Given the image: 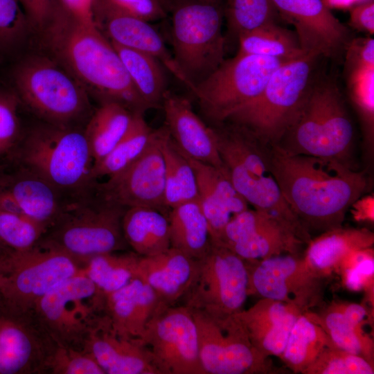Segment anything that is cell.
<instances>
[{"mask_svg": "<svg viewBox=\"0 0 374 374\" xmlns=\"http://www.w3.org/2000/svg\"><path fill=\"white\" fill-rule=\"evenodd\" d=\"M105 297L82 270L53 287L33 312L55 343L84 348L89 332L105 315Z\"/></svg>", "mask_w": 374, "mask_h": 374, "instance_id": "obj_10", "label": "cell"}, {"mask_svg": "<svg viewBox=\"0 0 374 374\" xmlns=\"http://www.w3.org/2000/svg\"><path fill=\"white\" fill-rule=\"evenodd\" d=\"M247 261L249 296L279 301L303 312L321 301L326 278L312 270L299 253Z\"/></svg>", "mask_w": 374, "mask_h": 374, "instance_id": "obj_16", "label": "cell"}, {"mask_svg": "<svg viewBox=\"0 0 374 374\" xmlns=\"http://www.w3.org/2000/svg\"><path fill=\"white\" fill-rule=\"evenodd\" d=\"M159 1L168 13L169 0H159Z\"/></svg>", "mask_w": 374, "mask_h": 374, "instance_id": "obj_57", "label": "cell"}, {"mask_svg": "<svg viewBox=\"0 0 374 374\" xmlns=\"http://www.w3.org/2000/svg\"><path fill=\"white\" fill-rule=\"evenodd\" d=\"M12 162L73 197L92 190L93 164L84 127L44 122L24 132Z\"/></svg>", "mask_w": 374, "mask_h": 374, "instance_id": "obj_3", "label": "cell"}, {"mask_svg": "<svg viewBox=\"0 0 374 374\" xmlns=\"http://www.w3.org/2000/svg\"><path fill=\"white\" fill-rule=\"evenodd\" d=\"M191 309V308H190ZM198 333L199 357L205 374L283 373L270 357L252 344L235 314H215L191 309Z\"/></svg>", "mask_w": 374, "mask_h": 374, "instance_id": "obj_11", "label": "cell"}, {"mask_svg": "<svg viewBox=\"0 0 374 374\" xmlns=\"http://www.w3.org/2000/svg\"><path fill=\"white\" fill-rule=\"evenodd\" d=\"M168 12L172 55L193 93L225 60L224 0H171Z\"/></svg>", "mask_w": 374, "mask_h": 374, "instance_id": "obj_6", "label": "cell"}, {"mask_svg": "<svg viewBox=\"0 0 374 374\" xmlns=\"http://www.w3.org/2000/svg\"><path fill=\"white\" fill-rule=\"evenodd\" d=\"M170 0H169V4H170ZM169 4H168V8H169Z\"/></svg>", "mask_w": 374, "mask_h": 374, "instance_id": "obj_58", "label": "cell"}, {"mask_svg": "<svg viewBox=\"0 0 374 374\" xmlns=\"http://www.w3.org/2000/svg\"><path fill=\"white\" fill-rule=\"evenodd\" d=\"M46 231L43 224L28 215L0 208V240L15 251L33 247Z\"/></svg>", "mask_w": 374, "mask_h": 374, "instance_id": "obj_40", "label": "cell"}, {"mask_svg": "<svg viewBox=\"0 0 374 374\" xmlns=\"http://www.w3.org/2000/svg\"><path fill=\"white\" fill-rule=\"evenodd\" d=\"M60 5L75 19L89 25L96 24L93 0H57Z\"/></svg>", "mask_w": 374, "mask_h": 374, "instance_id": "obj_52", "label": "cell"}, {"mask_svg": "<svg viewBox=\"0 0 374 374\" xmlns=\"http://www.w3.org/2000/svg\"><path fill=\"white\" fill-rule=\"evenodd\" d=\"M168 217L170 247L195 260L203 257L212 244V238L199 201L170 208Z\"/></svg>", "mask_w": 374, "mask_h": 374, "instance_id": "obj_30", "label": "cell"}, {"mask_svg": "<svg viewBox=\"0 0 374 374\" xmlns=\"http://www.w3.org/2000/svg\"><path fill=\"white\" fill-rule=\"evenodd\" d=\"M350 25L356 30L373 35L374 1L369 0L350 9Z\"/></svg>", "mask_w": 374, "mask_h": 374, "instance_id": "obj_51", "label": "cell"}, {"mask_svg": "<svg viewBox=\"0 0 374 374\" xmlns=\"http://www.w3.org/2000/svg\"><path fill=\"white\" fill-rule=\"evenodd\" d=\"M248 296L247 261L212 242L197 260L194 280L181 304L211 314H235L244 309Z\"/></svg>", "mask_w": 374, "mask_h": 374, "instance_id": "obj_14", "label": "cell"}, {"mask_svg": "<svg viewBox=\"0 0 374 374\" xmlns=\"http://www.w3.org/2000/svg\"><path fill=\"white\" fill-rule=\"evenodd\" d=\"M17 95L44 122L80 127L93 112L86 93L75 80L52 62L35 57L21 63L14 73Z\"/></svg>", "mask_w": 374, "mask_h": 374, "instance_id": "obj_8", "label": "cell"}, {"mask_svg": "<svg viewBox=\"0 0 374 374\" xmlns=\"http://www.w3.org/2000/svg\"><path fill=\"white\" fill-rule=\"evenodd\" d=\"M337 303L346 317L355 327L364 330V326L369 317V311L366 305L339 301Z\"/></svg>", "mask_w": 374, "mask_h": 374, "instance_id": "obj_54", "label": "cell"}, {"mask_svg": "<svg viewBox=\"0 0 374 374\" xmlns=\"http://www.w3.org/2000/svg\"><path fill=\"white\" fill-rule=\"evenodd\" d=\"M224 17L229 34L238 39L243 33L276 23L279 15L271 0H224Z\"/></svg>", "mask_w": 374, "mask_h": 374, "instance_id": "obj_39", "label": "cell"}, {"mask_svg": "<svg viewBox=\"0 0 374 374\" xmlns=\"http://www.w3.org/2000/svg\"><path fill=\"white\" fill-rule=\"evenodd\" d=\"M30 24L43 29L49 21L57 0H17Z\"/></svg>", "mask_w": 374, "mask_h": 374, "instance_id": "obj_50", "label": "cell"}, {"mask_svg": "<svg viewBox=\"0 0 374 374\" xmlns=\"http://www.w3.org/2000/svg\"><path fill=\"white\" fill-rule=\"evenodd\" d=\"M161 108L165 127L177 148L186 157L226 169L220 156L214 127L194 112L190 101L168 91Z\"/></svg>", "mask_w": 374, "mask_h": 374, "instance_id": "obj_22", "label": "cell"}, {"mask_svg": "<svg viewBox=\"0 0 374 374\" xmlns=\"http://www.w3.org/2000/svg\"><path fill=\"white\" fill-rule=\"evenodd\" d=\"M13 251L5 245L0 240V261L6 260Z\"/></svg>", "mask_w": 374, "mask_h": 374, "instance_id": "obj_55", "label": "cell"}, {"mask_svg": "<svg viewBox=\"0 0 374 374\" xmlns=\"http://www.w3.org/2000/svg\"><path fill=\"white\" fill-rule=\"evenodd\" d=\"M74 197L14 162L0 168V208L28 215L47 230Z\"/></svg>", "mask_w": 374, "mask_h": 374, "instance_id": "obj_21", "label": "cell"}, {"mask_svg": "<svg viewBox=\"0 0 374 374\" xmlns=\"http://www.w3.org/2000/svg\"><path fill=\"white\" fill-rule=\"evenodd\" d=\"M155 134L143 114L135 113L131 125L116 146L101 160L93 164L91 177L98 181L110 177L133 163L149 147Z\"/></svg>", "mask_w": 374, "mask_h": 374, "instance_id": "obj_35", "label": "cell"}, {"mask_svg": "<svg viewBox=\"0 0 374 374\" xmlns=\"http://www.w3.org/2000/svg\"><path fill=\"white\" fill-rule=\"evenodd\" d=\"M197 260L170 247L152 256H139L138 276L155 292L161 304H181L194 280Z\"/></svg>", "mask_w": 374, "mask_h": 374, "instance_id": "obj_25", "label": "cell"}, {"mask_svg": "<svg viewBox=\"0 0 374 374\" xmlns=\"http://www.w3.org/2000/svg\"><path fill=\"white\" fill-rule=\"evenodd\" d=\"M186 158L191 164L195 175L204 181L221 198L233 215L249 208L248 203L235 188L226 169L218 168Z\"/></svg>", "mask_w": 374, "mask_h": 374, "instance_id": "obj_46", "label": "cell"}, {"mask_svg": "<svg viewBox=\"0 0 374 374\" xmlns=\"http://www.w3.org/2000/svg\"><path fill=\"white\" fill-rule=\"evenodd\" d=\"M160 136L161 127L155 130L152 143L133 163L105 181H97L93 189L96 196L125 208L149 207L163 213L168 211L165 206V164Z\"/></svg>", "mask_w": 374, "mask_h": 374, "instance_id": "obj_17", "label": "cell"}, {"mask_svg": "<svg viewBox=\"0 0 374 374\" xmlns=\"http://www.w3.org/2000/svg\"><path fill=\"white\" fill-rule=\"evenodd\" d=\"M49 46L77 79L98 95L102 103H118L133 113L150 107L132 84L118 53L98 25L81 23L58 3L43 28Z\"/></svg>", "mask_w": 374, "mask_h": 374, "instance_id": "obj_2", "label": "cell"}, {"mask_svg": "<svg viewBox=\"0 0 374 374\" xmlns=\"http://www.w3.org/2000/svg\"><path fill=\"white\" fill-rule=\"evenodd\" d=\"M30 25L17 0H0V50L18 43Z\"/></svg>", "mask_w": 374, "mask_h": 374, "instance_id": "obj_48", "label": "cell"}, {"mask_svg": "<svg viewBox=\"0 0 374 374\" xmlns=\"http://www.w3.org/2000/svg\"><path fill=\"white\" fill-rule=\"evenodd\" d=\"M346 76L350 98L359 116L365 142L371 149L374 139V68Z\"/></svg>", "mask_w": 374, "mask_h": 374, "instance_id": "obj_41", "label": "cell"}, {"mask_svg": "<svg viewBox=\"0 0 374 374\" xmlns=\"http://www.w3.org/2000/svg\"><path fill=\"white\" fill-rule=\"evenodd\" d=\"M246 260L299 253L303 244L296 231L278 217L249 208L235 214L213 241Z\"/></svg>", "mask_w": 374, "mask_h": 374, "instance_id": "obj_19", "label": "cell"}, {"mask_svg": "<svg viewBox=\"0 0 374 374\" xmlns=\"http://www.w3.org/2000/svg\"><path fill=\"white\" fill-rule=\"evenodd\" d=\"M337 272L349 290L365 291L369 302L373 301L374 251L373 247L355 250L340 262Z\"/></svg>", "mask_w": 374, "mask_h": 374, "instance_id": "obj_43", "label": "cell"}, {"mask_svg": "<svg viewBox=\"0 0 374 374\" xmlns=\"http://www.w3.org/2000/svg\"><path fill=\"white\" fill-rule=\"evenodd\" d=\"M125 241L137 255L159 254L170 247L168 214L153 208L131 207L122 218Z\"/></svg>", "mask_w": 374, "mask_h": 374, "instance_id": "obj_29", "label": "cell"}, {"mask_svg": "<svg viewBox=\"0 0 374 374\" xmlns=\"http://www.w3.org/2000/svg\"><path fill=\"white\" fill-rule=\"evenodd\" d=\"M280 17L295 28L301 49L339 59L353 39L323 0H271Z\"/></svg>", "mask_w": 374, "mask_h": 374, "instance_id": "obj_20", "label": "cell"}, {"mask_svg": "<svg viewBox=\"0 0 374 374\" xmlns=\"http://www.w3.org/2000/svg\"><path fill=\"white\" fill-rule=\"evenodd\" d=\"M96 23L113 16H127L152 21L165 19L167 12L159 0H93Z\"/></svg>", "mask_w": 374, "mask_h": 374, "instance_id": "obj_45", "label": "cell"}, {"mask_svg": "<svg viewBox=\"0 0 374 374\" xmlns=\"http://www.w3.org/2000/svg\"><path fill=\"white\" fill-rule=\"evenodd\" d=\"M84 348L93 356L105 374H162L140 341L118 333L105 314L89 332Z\"/></svg>", "mask_w": 374, "mask_h": 374, "instance_id": "obj_23", "label": "cell"}, {"mask_svg": "<svg viewBox=\"0 0 374 374\" xmlns=\"http://www.w3.org/2000/svg\"><path fill=\"white\" fill-rule=\"evenodd\" d=\"M374 365L337 347L326 348L303 374H373Z\"/></svg>", "mask_w": 374, "mask_h": 374, "instance_id": "obj_44", "label": "cell"}, {"mask_svg": "<svg viewBox=\"0 0 374 374\" xmlns=\"http://www.w3.org/2000/svg\"><path fill=\"white\" fill-rule=\"evenodd\" d=\"M237 54L293 59L304 52L296 34L271 23L238 36Z\"/></svg>", "mask_w": 374, "mask_h": 374, "instance_id": "obj_38", "label": "cell"}, {"mask_svg": "<svg viewBox=\"0 0 374 374\" xmlns=\"http://www.w3.org/2000/svg\"><path fill=\"white\" fill-rule=\"evenodd\" d=\"M373 244L374 234L369 229L341 226L311 239L303 256L312 270L327 278L337 271L341 260L350 252L371 248Z\"/></svg>", "mask_w": 374, "mask_h": 374, "instance_id": "obj_28", "label": "cell"}, {"mask_svg": "<svg viewBox=\"0 0 374 374\" xmlns=\"http://www.w3.org/2000/svg\"><path fill=\"white\" fill-rule=\"evenodd\" d=\"M55 344L33 311L0 299V374H46Z\"/></svg>", "mask_w": 374, "mask_h": 374, "instance_id": "obj_18", "label": "cell"}, {"mask_svg": "<svg viewBox=\"0 0 374 374\" xmlns=\"http://www.w3.org/2000/svg\"><path fill=\"white\" fill-rule=\"evenodd\" d=\"M111 43L142 99L150 109L161 108L163 97L168 91L162 64L149 55Z\"/></svg>", "mask_w": 374, "mask_h": 374, "instance_id": "obj_34", "label": "cell"}, {"mask_svg": "<svg viewBox=\"0 0 374 374\" xmlns=\"http://www.w3.org/2000/svg\"><path fill=\"white\" fill-rule=\"evenodd\" d=\"M335 346L323 328L307 311L296 319L279 358L293 373L303 374L326 348Z\"/></svg>", "mask_w": 374, "mask_h": 374, "instance_id": "obj_33", "label": "cell"}, {"mask_svg": "<svg viewBox=\"0 0 374 374\" xmlns=\"http://www.w3.org/2000/svg\"><path fill=\"white\" fill-rule=\"evenodd\" d=\"M99 21L103 24L111 42L153 57L192 92V85L150 22L127 16H113Z\"/></svg>", "mask_w": 374, "mask_h": 374, "instance_id": "obj_27", "label": "cell"}, {"mask_svg": "<svg viewBox=\"0 0 374 374\" xmlns=\"http://www.w3.org/2000/svg\"><path fill=\"white\" fill-rule=\"evenodd\" d=\"M83 265L66 252L42 242L25 251H13L6 260L0 299L19 310L33 311L41 299L80 272Z\"/></svg>", "mask_w": 374, "mask_h": 374, "instance_id": "obj_13", "label": "cell"}, {"mask_svg": "<svg viewBox=\"0 0 374 374\" xmlns=\"http://www.w3.org/2000/svg\"><path fill=\"white\" fill-rule=\"evenodd\" d=\"M303 313L297 307L279 301L260 298L238 317L254 347L267 357H280L292 328Z\"/></svg>", "mask_w": 374, "mask_h": 374, "instance_id": "obj_24", "label": "cell"}, {"mask_svg": "<svg viewBox=\"0 0 374 374\" xmlns=\"http://www.w3.org/2000/svg\"><path fill=\"white\" fill-rule=\"evenodd\" d=\"M17 93L0 90V167L12 161L24 131L21 127Z\"/></svg>", "mask_w": 374, "mask_h": 374, "instance_id": "obj_42", "label": "cell"}, {"mask_svg": "<svg viewBox=\"0 0 374 374\" xmlns=\"http://www.w3.org/2000/svg\"><path fill=\"white\" fill-rule=\"evenodd\" d=\"M126 208L108 204L91 192L69 200L39 242L57 247L84 265L89 258L128 246L122 230Z\"/></svg>", "mask_w": 374, "mask_h": 374, "instance_id": "obj_7", "label": "cell"}, {"mask_svg": "<svg viewBox=\"0 0 374 374\" xmlns=\"http://www.w3.org/2000/svg\"><path fill=\"white\" fill-rule=\"evenodd\" d=\"M291 60L236 53L197 84L193 93L205 115L216 125L221 124L234 111L256 99L273 72Z\"/></svg>", "mask_w": 374, "mask_h": 374, "instance_id": "obj_12", "label": "cell"}, {"mask_svg": "<svg viewBox=\"0 0 374 374\" xmlns=\"http://www.w3.org/2000/svg\"><path fill=\"white\" fill-rule=\"evenodd\" d=\"M354 220L357 222L374 221V197L372 195L361 196L353 202L349 207Z\"/></svg>", "mask_w": 374, "mask_h": 374, "instance_id": "obj_53", "label": "cell"}, {"mask_svg": "<svg viewBox=\"0 0 374 374\" xmlns=\"http://www.w3.org/2000/svg\"><path fill=\"white\" fill-rule=\"evenodd\" d=\"M161 305L152 288L138 276L123 287L105 295V314L118 333L139 339Z\"/></svg>", "mask_w": 374, "mask_h": 374, "instance_id": "obj_26", "label": "cell"}, {"mask_svg": "<svg viewBox=\"0 0 374 374\" xmlns=\"http://www.w3.org/2000/svg\"><path fill=\"white\" fill-rule=\"evenodd\" d=\"M47 373L105 374V372L85 348L56 343L47 363Z\"/></svg>", "mask_w": 374, "mask_h": 374, "instance_id": "obj_47", "label": "cell"}, {"mask_svg": "<svg viewBox=\"0 0 374 374\" xmlns=\"http://www.w3.org/2000/svg\"><path fill=\"white\" fill-rule=\"evenodd\" d=\"M162 374H205L191 309L183 304L161 305L138 339Z\"/></svg>", "mask_w": 374, "mask_h": 374, "instance_id": "obj_15", "label": "cell"}, {"mask_svg": "<svg viewBox=\"0 0 374 374\" xmlns=\"http://www.w3.org/2000/svg\"><path fill=\"white\" fill-rule=\"evenodd\" d=\"M353 139V125L336 82L320 75L295 118L274 145L290 154L350 164Z\"/></svg>", "mask_w": 374, "mask_h": 374, "instance_id": "obj_5", "label": "cell"}, {"mask_svg": "<svg viewBox=\"0 0 374 374\" xmlns=\"http://www.w3.org/2000/svg\"><path fill=\"white\" fill-rule=\"evenodd\" d=\"M5 268V260L0 261V286L3 280Z\"/></svg>", "mask_w": 374, "mask_h": 374, "instance_id": "obj_56", "label": "cell"}, {"mask_svg": "<svg viewBox=\"0 0 374 374\" xmlns=\"http://www.w3.org/2000/svg\"><path fill=\"white\" fill-rule=\"evenodd\" d=\"M139 258L134 251L100 253L88 258L82 271L105 296L138 277Z\"/></svg>", "mask_w": 374, "mask_h": 374, "instance_id": "obj_37", "label": "cell"}, {"mask_svg": "<svg viewBox=\"0 0 374 374\" xmlns=\"http://www.w3.org/2000/svg\"><path fill=\"white\" fill-rule=\"evenodd\" d=\"M160 147L165 164V206L169 211L180 204L199 201L195 171L177 148L165 126L161 127Z\"/></svg>", "mask_w": 374, "mask_h": 374, "instance_id": "obj_32", "label": "cell"}, {"mask_svg": "<svg viewBox=\"0 0 374 374\" xmlns=\"http://www.w3.org/2000/svg\"><path fill=\"white\" fill-rule=\"evenodd\" d=\"M135 113L113 101L101 103L87 121L84 130L93 163L105 157L128 130Z\"/></svg>", "mask_w": 374, "mask_h": 374, "instance_id": "obj_31", "label": "cell"}, {"mask_svg": "<svg viewBox=\"0 0 374 374\" xmlns=\"http://www.w3.org/2000/svg\"><path fill=\"white\" fill-rule=\"evenodd\" d=\"M220 155L238 193L255 209L269 212L290 225L305 243L311 240L285 202L271 170L268 144L244 134L228 138Z\"/></svg>", "mask_w": 374, "mask_h": 374, "instance_id": "obj_9", "label": "cell"}, {"mask_svg": "<svg viewBox=\"0 0 374 374\" xmlns=\"http://www.w3.org/2000/svg\"><path fill=\"white\" fill-rule=\"evenodd\" d=\"M321 58L304 53L284 63L256 99L234 111L224 123L244 128L265 143L276 144L321 75Z\"/></svg>", "mask_w": 374, "mask_h": 374, "instance_id": "obj_4", "label": "cell"}, {"mask_svg": "<svg viewBox=\"0 0 374 374\" xmlns=\"http://www.w3.org/2000/svg\"><path fill=\"white\" fill-rule=\"evenodd\" d=\"M345 55L346 75L374 68V39L370 37L352 39Z\"/></svg>", "mask_w": 374, "mask_h": 374, "instance_id": "obj_49", "label": "cell"}, {"mask_svg": "<svg viewBox=\"0 0 374 374\" xmlns=\"http://www.w3.org/2000/svg\"><path fill=\"white\" fill-rule=\"evenodd\" d=\"M268 154L285 202L310 235L343 226L351 204L368 186L364 171L337 159L290 154L274 144Z\"/></svg>", "mask_w": 374, "mask_h": 374, "instance_id": "obj_1", "label": "cell"}, {"mask_svg": "<svg viewBox=\"0 0 374 374\" xmlns=\"http://www.w3.org/2000/svg\"><path fill=\"white\" fill-rule=\"evenodd\" d=\"M308 312L323 328L336 347L361 356L374 365L373 338L346 317L337 302H332L319 314L310 310Z\"/></svg>", "mask_w": 374, "mask_h": 374, "instance_id": "obj_36", "label": "cell"}]
</instances>
